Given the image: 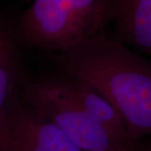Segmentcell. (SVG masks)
<instances>
[{
    "instance_id": "cell-1",
    "label": "cell",
    "mask_w": 151,
    "mask_h": 151,
    "mask_svg": "<svg viewBox=\"0 0 151 151\" xmlns=\"http://www.w3.org/2000/svg\"><path fill=\"white\" fill-rule=\"evenodd\" d=\"M51 56L63 74L88 84L112 104L130 140L151 135V60L105 32Z\"/></svg>"
},
{
    "instance_id": "cell-2",
    "label": "cell",
    "mask_w": 151,
    "mask_h": 151,
    "mask_svg": "<svg viewBox=\"0 0 151 151\" xmlns=\"http://www.w3.org/2000/svg\"><path fill=\"white\" fill-rule=\"evenodd\" d=\"M22 101L82 151H119L134 144L122 117L97 90L65 75L25 79Z\"/></svg>"
},
{
    "instance_id": "cell-3",
    "label": "cell",
    "mask_w": 151,
    "mask_h": 151,
    "mask_svg": "<svg viewBox=\"0 0 151 151\" xmlns=\"http://www.w3.org/2000/svg\"><path fill=\"white\" fill-rule=\"evenodd\" d=\"M17 30L24 45L50 54L86 41L75 0H35L23 13Z\"/></svg>"
},
{
    "instance_id": "cell-4",
    "label": "cell",
    "mask_w": 151,
    "mask_h": 151,
    "mask_svg": "<svg viewBox=\"0 0 151 151\" xmlns=\"http://www.w3.org/2000/svg\"><path fill=\"white\" fill-rule=\"evenodd\" d=\"M0 151H82L55 125L40 119L17 94L0 119Z\"/></svg>"
},
{
    "instance_id": "cell-5",
    "label": "cell",
    "mask_w": 151,
    "mask_h": 151,
    "mask_svg": "<svg viewBox=\"0 0 151 151\" xmlns=\"http://www.w3.org/2000/svg\"><path fill=\"white\" fill-rule=\"evenodd\" d=\"M119 39L151 60V0H112Z\"/></svg>"
},
{
    "instance_id": "cell-6",
    "label": "cell",
    "mask_w": 151,
    "mask_h": 151,
    "mask_svg": "<svg viewBox=\"0 0 151 151\" xmlns=\"http://www.w3.org/2000/svg\"><path fill=\"white\" fill-rule=\"evenodd\" d=\"M21 44L17 29L0 19V119L25 81Z\"/></svg>"
},
{
    "instance_id": "cell-7",
    "label": "cell",
    "mask_w": 151,
    "mask_h": 151,
    "mask_svg": "<svg viewBox=\"0 0 151 151\" xmlns=\"http://www.w3.org/2000/svg\"><path fill=\"white\" fill-rule=\"evenodd\" d=\"M119 151H143L140 150L139 148H137L135 145V143L134 144H131L127 146H124V148H122L121 150H119Z\"/></svg>"
},
{
    "instance_id": "cell-8",
    "label": "cell",
    "mask_w": 151,
    "mask_h": 151,
    "mask_svg": "<svg viewBox=\"0 0 151 151\" xmlns=\"http://www.w3.org/2000/svg\"><path fill=\"white\" fill-rule=\"evenodd\" d=\"M145 151H151V145H150V147H149V148H148V149H147V150Z\"/></svg>"
}]
</instances>
